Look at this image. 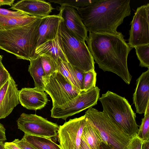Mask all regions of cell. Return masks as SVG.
Listing matches in <instances>:
<instances>
[{
	"label": "cell",
	"instance_id": "cell-1",
	"mask_svg": "<svg viewBox=\"0 0 149 149\" xmlns=\"http://www.w3.org/2000/svg\"><path fill=\"white\" fill-rule=\"evenodd\" d=\"M122 33H89L86 41L94 60L104 71L113 72L127 84L132 76L127 64L128 55L132 48L126 42Z\"/></svg>",
	"mask_w": 149,
	"mask_h": 149
},
{
	"label": "cell",
	"instance_id": "cell-2",
	"mask_svg": "<svg viewBox=\"0 0 149 149\" xmlns=\"http://www.w3.org/2000/svg\"><path fill=\"white\" fill-rule=\"evenodd\" d=\"M130 0H97L76 10L89 33H113L131 15Z\"/></svg>",
	"mask_w": 149,
	"mask_h": 149
},
{
	"label": "cell",
	"instance_id": "cell-3",
	"mask_svg": "<svg viewBox=\"0 0 149 149\" xmlns=\"http://www.w3.org/2000/svg\"><path fill=\"white\" fill-rule=\"evenodd\" d=\"M41 18L19 27L0 29V49L15 55L18 59L29 61L36 56L35 50Z\"/></svg>",
	"mask_w": 149,
	"mask_h": 149
},
{
	"label": "cell",
	"instance_id": "cell-4",
	"mask_svg": "<svg viewBox=\"0 0 149 149\" xmlns=\"http://www.w3.org/2000/svg\"><path fill=\"white\" fill-rule=\"evenodd\" d=\"M103 111L131 139L139 130L136 113L125 97L108 91L99 98Z\"/></svg>",
	"mask_w": 149,
	"mask_h": 149
},
{
	"label": "cell",
	"instance_id": "cell-5",
	"mask_svg": "<svg viewBox=\"0 0 149 149\" xmlns=\"http://www.w3.org/2000/svg\"><path fill=\"white\" fill-rule=\"evenodd\" d=\"M57 38L68 63L84 73L95 70V63L85 41L69 32L62 18Z\"/></svg>",
	"mask_w": 149,
	"mask_h": 149
},
{
	"label": "cell",
	"instance_id": "cell-6",
	"mask_svg": "<svg viewBox=\"0 0 149 149\" xmlns=\"http://www.w3.org/2000/svg\"><path fill=\"white\" fill-rule=\"evenodd\" d=\"M84 115L103 142L113 149H127L131 139L104 112L91 107Z\"/></svg>",
	"mask_w": 149,
	"mask_h": 149
},
{
	"label": "cell",
	"instance_id": "cell-7",
	"mask_svg": "<svg viewBox=\"0 0 149 149\" xmlns=\"http://www.w3.org/2000/svg\"><path fill=\"white\" fill-rule=\"evenodd\" d=\"M43 90L51 97L52 108H60L81 92L74 87L60 72L43 78Z\"/></svg>",
	"mask_w": 149,
	"mask_h": 149
},
{
	"label": "cell",
	"instance_id": "cell-8",
	"mask_svg": "<svg viewBox=\"0 0 149 149\" xmlns=\"http://www.w3.org/2000/svg\"><path fill=\"white\" fill-rule=\"evenodd\" d=\"M100 89L97 86L86 92H81L75 98L60 108H52L51 117L66 120L69 117L97 104Z\"/></svg>",
	"mask_w": 149,
	"mask_h": 149
},
{
	"label": "cell",
	"instance_id": "cell-9",
	"mask_svg": "<svg viewBox=\"0 0 149 149\" xmlns=\"http://www.w3.org/2000/svg\"><path fill=\"white\" fill-rule=\"evenodd\" d=\"M16 122L18 129L24 134L50 139L57 136L59 127L41 116L24 113Z\"/></svg>",
	"mask_w": 149,
	"mask_h": 149
},
{
	"label": "cell",
	"instance_id": "cell-10",
	"mask_svg": "<svg viewBox=\"0 0 149 149\" xmlns=\"http://www.w3.org/2000/svg\"><path fill=\"white\" fill-rule=\"evenodd\" d=\"M134 14L128 43L132 48L149 44V3L138 7Z\"/></svg>",
	"mask_w": 149,
	"mask_h": 149
},
{
	"label": "cell",
	"instance_id": "cell-11",
	"mask_svg": "<svg viewBox=\"0 0 149 149\" xmlns=\"http://www.w3.org/2000/svg\"><path fill=\"white\" fill-rule=\"evenodd\" d=\"M86 120L85 115L70 119L59 126L57 132L59 145L61 149H80L83 130Z\"/></svg>",
	"mask_w": 149,
	"mask_h": 149
},
{
	"label": "cell",
	"instance_id": "cell-12",
	"mask_svg": "<svg viewBox=\"0 0 149 149\" xmlns=\"http://www.w3.org/2000/svg\"><path fill=\"white\" fill-rule=\"evenodd\" d=\"M58 8L59 14L67 29L79 40L86 41L88 30L77 10L67 6H61Z\"/></svg>",
	"mask_w": 149,
	"mask_h": 149
},
{
	"label": "cell",
	"instance_id": "cell-13",
	"mask_svg": "<svg viewBox=\"0 0 149 149\" xmlns=\"http://www.w3.org/2000/svg\"><path fill=\"white\" fill-rule=\"evenodd\" d=\"M18 92L17 85L10 76L0 88V119L8 116L19 104Z\"/></svg>",
	"mask_w": 149,
	"mask_h": 149
},
{
	"label": "cell",
	"instance_id": "cell-14",
	"mask_svg": "<svg viewBox=\"0 0 149 149\" xmlns=\"http://www.w3.org/2000/svg\"><path fill=\"white\" fill-rule=\"evenodd\" d=\"M18 98L20 104L30 110L41 109L49 101L47 94L43 89L35 87L22 88L19 91Z\"/></svg>",
	"mask_w": 149,
	"mask_h": 149
},
{
	"label": "cell",
	"instance_id": "cell-15",
	"mask_svg": "<svg viewBox=\"0 0 149 149\" xmlns=\"http://www.w3.org/2000/svg\"><path fill=\"white\" fill-rule=\"evenodd\" d=\"M37 17L49 15L54 8L50 2L42 0H22L18 1L10 8Z\"/></svg>",
	"mask_w": 149,
	"mask_h": 149
},
{
	"label": "cell",
	"instance_id": "cell-16",
	"mask_svg": "<svg viewBox=\"0 0 149 149\" xmlns=\"http://www.w3.org/2000/svg\"><path fill=\"white\" fill-rule=\"evenodd\" d=\"M133 100L136 113H144L149 103V69L143 72L136 80Z\"/></svg>",
	"mask_w": 149,
	"mask_h": 149
},
{
	"label": "cell",
	"instance_id": "cell-17",
	"mask_svg": "<svg viewBox=\"0 0 149 149\" xmlns=\"http://www.w3.org/2000/svg\"><path fill=\"white\" fill-rule=\"evenodd\" d=\"M61 19L59 14L41 18L38 29L37 47L47 41L56 38Z\"/></svg>",
	"mask_w": 149,
	"mask_h": 149
},
{
	"label": "cell",
	"instance_id": "cell-18",
	"mask_svg": "<svg viewBox=\"0 0 149 149\" xmlns=\"http://www.w3.org/2000/svg\"><path fill=\"white\" fill-rule=\"evenodd\" d=\"M36 56L45 54L51 56L57 63L59 58L68 62L56 38L55 39L46 41L37 47L35 50Z\"/></svg>",
	"mask_w": 149,
	"mask_h": 149
},
{
	"label": "cell",
	"instance_id": "cell-19",
	"mask_svg": "<svg viewBox=\"0 0 149 149\" xmlns=\"http://www.w3.org/2000/svg\"><path fill=\"white\" fill-rule=\"evenodd\" d=\"M38 17L29 15L21 17L0 15V29L9 30L27 25Z\"/></svg>",
	"mask_w": 149,
	"mask_h": 149
},
{
	"label": "cell",
	"instance_id": "cell-20",
	"mask_svg": "<svg viewBox=\"0 0 149 149\" xmlns=\"http://www.w3.org/2000/svg\"><path fill=\"white\" fill-rule=\"evenodd\" d=\"M28 71L32 77L35 87L43 89V78L45 74L42 66L40 56L38 55L29 60Z\"/></svg>",
	"mask_w": 149,
	"mask_h": 149
},
{
	"label": "cell",
	"instance_id": "cell-21",
	"mask_svg": "<svg viewBox=\"0 0 149 149\" xmlns=\"http://www.w3.org/2000/svg\"><path fill=\"white\" fill-rule=\"evenodd\" d=\"M86 120L81 138L91 149H99L100 143L103 141L92 125L86 118Z\"/></svg>",
	"mask_w": 149,
	"mask_h": 149
},
{
	"label": "cell",
	"instance_id": "cell-22",
	"mask_svg": "<svg viewBox=\"0 0 149 149\" xmlns=\"http://www.w3.org/2000/svg\"><path fill=\"white\" fill-rule=\"evenodd\" d=\"M23 137L37 149H61L50 139L25 134Z\"/></svg>",
	"mask_w": 149,
	"mask_h": 149
},
{
	"label": "cell",
	"instance_id": "cell-23",
	"mask_svg": "<svg viewBox=\"0 0 149 149\" xmlns=\"http://www.w3.org/2000/svg\"><path fill=\"white\" fill-rule=\"evenodd\" d=\"M57 64L58 72L63 74L74 87L81 92L72 71V65L60 58L58 59Z\"/></svg>",
	"mask_w": 149,
	"mask_h": 149
},
{
	"label": "cell",
	"instance_id": "cell-24",
	"mask_svg": "<svg viewBox=\"0 0 149 149\" xmlns=\"http://www.w3.org/2000/svg\"><path fill=\"white\" fill-rule=\"evenodd\" d=\"M41 57L42 67L46 77H49L58 72V65L50 56L45 54L39 55Z\"/></svg>",
	"mask_w": 149,
	"mask_h": 149
},
{
	"label": "cell",
	"instance_id": "cell-25",
	"mask_svg": "<svg viewBox=\"0 0 149 149\" xmlns=\"http://www.w3.org/2000/svg\"><path fill=\"white\" fill-rule=\"evenodd\" d=\"M140 62L139 66L149 68V44L139 45L134 47Z\"/></svg>",
	"mask_w": 149,
	"mask_h": 149
},
{
	"label": "cell",
	"instance_id": "cell-26",
	"mask_svg": "<svg viewBox=\"0 0 149 149\" xmlns=\"http://www.w3.org/2000/svg\"><path fill=\"white\" fill-rule=\"evenodd\" d=\"M144 114L137 134V136L143 141L149 139V103Z\"/></svg>",
	"mask_w": 149,
	"mask_h": 149
},
{
	"label": "cell",
	"instance_id": "cell-27",
	"mask_svg": "<svg viewBox=\"0 0 149 149\" xmlns=\"http://www.w3.org/2000/svg\"><path fill=\"white\" fill-rule=\"evenodd\" d=\"M97 0H49L51 2L59 4L61 6H69L76 9L87 6Z\"/></svg>",
	"mask_w": 149,
	"mask_h": 149
},
{
	"label": "cell",
	"instance_id": "cell-28",
	"mask_svg": "<svg viewBox=\"0 0 149 149\" xmlns=\"http://www.w3.org/2000/svg\"><path fill=\"white\" fill-rule=\"evenodd\" d=\"M96 76L95 70L84 73L82 91L86 92L96 86Z\"/></svg>",
	"mask_w": 149,
	"mask_h": 149
},
{
	"label": "cell",
	"instance_id": "cell-29",
	"mask_svg": "<svg viewBox=\"0 0 149 149\" xmlns=\"http://www.w3.org/2000/svg\"><path fill=\"white\" fill-rule=\"evenodd\" d=\"M10 76L1 62L0 64V88L6 82Z\"/></svg>",
	"mask_w": 149,
	"mask_h": 149
},
{
	"label": "cell",
	"instance_id": "cell-30",
	"mask_svg": "<svg viewBox=\"0 0 149 149\" xmlns=\"http://www.w3.org/2000/svg\"><path fill=\"white\" fill-rule=\"evenodd\" d=\"M72 68L77 84L82 92L83 90V83L84 73L72 65Z\"/></svg>",
	"mask_w": 149,
	"mask_h": 149
},
{
	"label": "cell",
	"instance_id": "cell-31",
	"mask_svg": "<svg viewBox=\"0 0 149 149\" xmlns=\"http://www.w3.org/2000/svg\"><path fill=\"white\" fill-rule=\"evenodd\" d=\"M143 142L142 140L136 136L131 139L127 149H141Z\"/></svg>",
	"mask_w": 149,
	"mask_h": 149
},
{
	"label": "cell",
	"instance_id": "cell-32",
	"mask_svg": "<svg viewBox=\"0 0 149 149\" xmlns=\"http://www.w3.org/2000/svg\"><path fill=\"white\" fill-rule=\"evenodd\" d=\"M28 15L19 11H13L0 8V15L3 16L21 17Z\"/></svg>",
	"mask_w": 149,
	"mask_h": 149
},
{
	"label": "cell",
	"instance_id": "cell-33",
	"mask_svg": "<svg viewBox=\"0 0 149 149\" xmlns=\"http://www.w3.org/2000/svg\"><path fill=\"white\" fill-rule=\"evenodd\" d=\"M21 149H37L23 137L20 140L15 139L13 141Z\"/></svg>",
	"mask_w": 149,
	"mask_h": 149
},
{
	"label": "cell",
	"instance_id": "cell-34",
	"mask_svg": "<svg viewBox=\"0 0 149 149\" xmlns=\"http://www.w3.org/2000/svg\"><path fill=\"white\" fill-rule=\"evenodd\" d=\"M6 129L3 125L0 123V142H4L6 140Z\"/></svg>",
	"mask_w": 149,
	"mask_h": 149
},
{
	"label": "cell",
	"instance_id": "cell-35",
	"mask_svg": "<svg viewBox=\"0 0 149 149\" xmlns=\"http://www.w3.org/2000/svg\"><path fill=\"white\" fill-rule=\"evenodd\" d=\"M14 0H0V7L3 5H7L12 6L13 4Z\"/></svg>",
	"mask_w": 149,
	"mask_h": 149
},
{
	"label": "cell",
	"instance_id": "cell-36",
	"mask_svg": "<svg viewBox=\"0 0 149 149\" xmlns=\"http://www.w3.org/2000/svg\"><path fill=\"white\" fill-rule=\"evenodd\" d=\"M4 144L5 145L11 149H21L13 142H6L4 143Z\"/></svg>",
	"mask_w": 149,
	"mask_h": 149
},
{
	"label": "cell",
	"instance_id": "cell-37",
	"mask_svg": "<svg viewBox=\"0 0 149 149\" xmlns=\"http://www.w3.org/2000/svg\"><path fill=\"white\" fill-rule=\"evenodd\" d=\"M99 149H113L110 146L103 141H102L99 146Z\"/></svg>",
	"mask_w": 149,
	"mask_h": 149
},
{
	"label": "cell",
	"instance_id": "cell-38",
	"mask_svg": "<svg viewBox=\"0 0 149 149\" xmlns=\"http://www.w3.org/2000/svg\"><path fill=\"white\" fill-rule=\"evenodd\" d=\"M80 149H91L86 142L82 138Z\"/></svg>",
	"mask_w": 149,
	"mask_h": 149
},
{
	"label": "cell",
	"instance_id": "cell-39",
	"mask_svg": "<svg viewBox=\"0 0 149 149\" xmlns=\"http://www.w3.org/2000/svg\"><path fill=\"white\" fill-rule=\"evenodd\" d=\"M141 149H149V139L143 141Z\"/></svg>",
	"mask_w": 149,
	"mask_h": 149
},
{
	"label": "cell",
	"instance_id": "cell-40",
	"mask_svg": "<svg viewBox=\"0 0 149 149\" xmlns=\"http://www.w3.org/2000/svg\"><path fill=\"white\" fill-rule=\"evenodd\" d=\"M0 149H4V143L3 142H0Z\"/></svg>",
	"mask_w": 149,
	"mask_h": 149
},
{
	"label": "cell",
	"instance_id": "cell-41",
	"mask_svg": "<svg viewBox=\"0 0 149 149\" xmlns=\"http://www.w3.org/2000/svg\"><path fill=\"white\" fill-rule=\"evenodd\" d=\"M4 149H11L5 145L4 144Z\"/></svg>",
	"mask_w": 149,
	"mask_h": 149
},
{
	"label": "cell",
	"instance_id": "cell-42",
	"mask_svg": "<svg viewBox=\"0 0 149 149\" xmlns=\"http://www.w3.org/2000/svg\"><path fill=\"white\" fill-rule=\"evenodd\" d=\"M3 59V56L0 55V61H2Z\"/></svg>",
	"mask_w": 149,
	"mask_h": 149
},
{
	"label": "cell",
	"instance_id": "cell-43",
	"mask_svg": "<svg viewBox=\"0 0 149 149\" xmlns=\"http://www.w3.org/2000/svg\"><path fill=\"white\" fill-rule=\"evenodd\" d=\"M1 62H2V61H0V64L1 63Z\"/></svg>",
	"mask_w": 149,
	"mask_h": 149
}]
</instances>
